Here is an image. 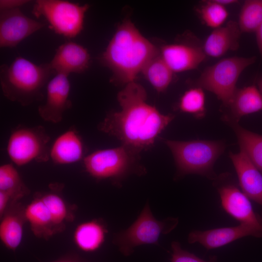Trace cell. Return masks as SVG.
I'll return each instance as SVG.
<instances>
[{
    "label": "cell",
    "mask_w": 262,
    "mask_h": 262,
    "mask_svg": "<svg viewBox=\"0 0 262 262\" xmlns=\"http://www.w3.org/2000/svg\"><path fill=\"white\" fill-rule=\"evenodd\" d=\"M117 100L120 110L107 115L98 129L139 153L151 147L174 117L161 114L148 104L145 88L135 82L125 85Z\"/></svg>",
    "instance_id": "1"
},
{
    "label": "cell",
    "mask_w": 262,
    "mask_h": 262,
    "mask_svg": "<svg viewBox=\"0 0 262 262\" xmlns=\"http://www.w3.org/2000/svg\"><path fill=\"white\" fill-rule=\"evenodd\" d=\"M159 52L130 19H125L117 28L100 61L112 71V82L126 85L135 82Z\"/></svg>",
    "instance_id": "2"
},
{
    "label": "cell",
    "mask_w": 262,
    "mask_h": 262,
    "mask_svg": "<svg viewBox=\"0 0 262 262\" xmlns=\"http://www.w3.org/2000/svg\"><path fill=\"white\" fill-rule=\"evenodd\" d=\"M56 75L49 63L37 65L21 56L10 65L0 66V83L3 95L23 106L42 100L43 89L51 76Z\"/></svg>",
    "instance_id": "3"
},
{
    "label": "cell",
    "mask_w": 262,
    "mask_h": 262,
    "mask_svg": "<svg viewBox=\"0 0 262 262\" xmlns=\"http://www.w3.org/2000/svg\"><path fill=\"white\" fill-rule=\"evenodd\" d=\"M177 165L178 175L196 174L214 180L215 162L225 148L223 143L208 140H166Z\"/></svg>",
    "instance_id": "4"
},
{
    "label": "cell",
    "mask_w": 262,
    "mask_h": 262,
    "mask_svg": "<svg viewBox=\"0 0 262 262\" xmlns=\"http://www.w3.org/2000/svg\"><path fill=\"white\" fill-rule=\"evenodd\" d=\"M256 59L255 56L222 59L204 69L196 85L213 93L224 105L229 106L237 89L236 85L239 76Z\"/></svg>",
    "instance_id": "5"
},
{
    "label": "cell",
    "mask_w": 262,
    "mask_h": 262,
    "mask_svg": "<svg viewBox=\"0 0 262 262\" xmlns=\"http://www.w3.org/2000/svg\"><path fill=\"white\" fill-rule=\"evenodd\" d=\"M177 218L159 221L153 216L147 202L137 219L127 229L115 234L113 242L125 256L131 255L136 246L158 244L160 237L170 233L178 225Z\"/></svg>",
    "instance_id": "6"
},
{
    "label": "cell",
    "mask_w": 262,
    "mask_h": 262,
    "mask_svg": "<svg viewBox=\"0 0 262 262\" xmlns=\"http://www.w3.org/2000/svg\"><path fill=\"white\" fill-rule=\"evenodd\" d=\"M88 4L81 5L67 0H37L32 13L37 17L43 16L49 27L56 33L68 38L78 35L83 29Z\"/></svg>",
    "instance_id": "7"
},
{
    "label": "cell",
    "mask_w": 262,
    "mask_h": 262,
    "mask_svg": "<svg viewBox=\"0 0 262 262\" xmlns=\"http://www.w3.org/2000/svg\"><path fill=\"white\" fill-rule=\"evenodd\" d=\"M139 152L125 146L96 150L83 159L87 172L98 179H111L116 180L128 174L143 169L137 165Z\"/></svg>",
    "instance_id": "8"
},
{
    "label": "cell",
    "mask_w": 262,
    "mask_h": 262,
    "mask_svg": "<svg viewBox=\"0 0 262 262\" xmlns=\"http://www.w3.org/2000/svg\"><path fill=\"white\" fill-rule=\"evenodd\" d=\"M50 139L42 126L19 127L10 134L6 152L11 161L19 166L33 161L46 162L50 158Z\"/></svg>",
    "instance_id": "9"
},
{
    "label": "cell",
    "mask_w": 262,
    "mask_h": 262,
    "mask_svg": "<svg viewBox=\"0 0 262 262\" xmlns=\"http://www.w3.org/2000/svg\"><path fill=\"white\" fill-rule=\"evenodd\" d=\"M214 180V185L224 211L240 224L255 229L262 237V217L254 211L249 198L232 177L229 174H223Z\"/></svg>",
    "instance_id": "10"
},
{
    "label": "cell",
    "mask_w": 262,
    "mask_h": 262,
    "mask_svg": "<svg viewBox=\"0 0 262 262\" xmlns=\"http://www.w3.org/2000/svg\"><path fill=\"white\" fill-rule=\"evenodd\" d=\"M44 26V23L26 16L19 8L0 10V47H15Z\"/></svg>",
    "instance_id": "11"
},
{
    "label": "cell",
    "mask_w": 262,
    "mask_h": 262,
    "mask_svg": "<svg viewBox=\"0 0 262 262\" xmlns=\"http://www.w3.org/2000/svg\"><path fill=\"white\" fill-rule=\"evenodd\" d=\"M68 77L56 74L47 85L45 103L38 108V114L44 120L59 123L63 119L65 112L72 107L69 98L70 83Z\"/></svg>",
    "instance_id": "12"
},
{
    "label": "cell",
    "mask_w": 262,
    "mask_h": 262,
    "mask_svg": "<svg viewBox=\"0 0 262 262\" xmlns=\"http://www.w3.org/2000/svg\"><path fill=\"white\" fill-rule=\"evenodd\" d=\"M247 236L261 237L260 234L252 228L240 224L234 227L193 230L188 235V242L189 244L198 243L207 250H210Z\"/></svg>",
    "instance_id": "13"
},
{
    "label": "cell",
    "mask_w": 262,
    "mask_h": 262,
    "mask_svg": "<svg viewBox=\"0 0 262 262\" xmlns=\"http://www.w3.org/2000/svg\"><path fill=\"white\" fill-rule=\"evenodd\" d=\"M56 74L69 76L70 73H82L89 67L90 56L87 49L73 41L60 45L49 63Z\"/></svg>",
    "instance_id": "14"
},
{
    "label": "cell",
    "mask_w": 262,
    "mask_h": 262,
    "mask_svg": "<svg viewBox=\"0 0 262 262\" xmlns=\"http://www.w3.org/2000/svg\"><path fill=\"white\" fill-rule=\"evenodd\" d=\"M229 155L237 175L240 188L249 199L262 207L261 172L242 149L237 153L230 152Z\"/></svg>",
    "instance_id": "15"
},
{
    "label": "cell",
    "mask_w": 262,
    "mask_h": 262,
    "mask_svg": "<svg viewBox=\"0 0 262 262\" xmlns=\"http://www.w3.org/2000/svg\"><path fill=\"white\" fill-rule=\"evenodd\" d=\"M159 51L174 73L197 68L206 56L202 48L187 43L166 44Z\"/></svg>",
    "instance_id": "16"
},
{
    "label": "cell",
    "mask_w": 262,
    "mask_h": 262,
    "mask_svg": "<svg viewBox=\"0 0 262 262\" xmlns=\"http://www.w3.org/2000/svg\"><path fill=\"white\" fill-rule=\"evenodd\" d=\"M25 208L18 201H11L1 218L0 240L12 251H15L22 241L23 226L27 221Z\"/></svg>",
    "instance_id": "17"
},
{
    "label": "cell",
    "mask_w": 262,
    "mask_h": 262,
    "mask_svg": "<svg viewBox=\"0 0 262 262\" xmlns=\"http://www.w3.org/2000/svg\"><path fill=\"white\" fill-rule=\"evenodd\" d=\"M241 33L238 23L233 20L214 29L203 44L205 55L218 58L229 50H236L239 46Z\"/></svg>",
    "instance_id": "18"
},
{
    "label": "cell",
    "mask_w": 262,
    "mask_h": 262,
    "mask_svg": "<svg viewBox=\"0 0 262 262\" xmlns=\"http://www.w3.org/2000/svg\"><path fill=\"white\" fill-rule=\"evenodd\" d=\"M84 147L82 139L74 128L61 134L50 148L49 156L58 164H68L83 159Z\"/></svg>",
    "instance_id": "19"
},
{
    "label": "cell",
    "mask_w": 262,
    "mask_h": 262,
    "mask_svg": "<svg viewBox=\"0 0 262 262\" xmlns=\"http://www.w3.org/2000/svg\"><path fill=\"white\" fill-rule=\"evenodd\" d=\"M25 216L36 237L48 240L58 232L49 210L39 196L25 208Z\"/></svg>",
    "instance_id": "20"
},
{
    "label": "cell",
    "mask_w": 262,
    "mask_h": 262,
    "mask_svg": "<svg viewBox=\"0 0 262 262\" xmlns=\"http://www.w3.org/2000/svg\"><path fill=\"white\" fill-rule=\"evenodd\" d=\"M108 231L102 222L94 220L80 224L76 229L74 239L78 247L85 252L98 250L104 242Z\"/></svg>",
    "instance_id": "21"
},
{
    "label": "cell",
    "mask_w": 262,
    "mask_h": 262,
    "mask_svg": "<svg viewBox=\"0 0 262 262\" xmlns=\"http://www.w3.org/2000/svg\"><path fill=\"white\" fill-rule=\"evenodd\" d=\"M229 106L231 118L237 121L244 115L262 110V95L254 85L237 89Z\"/></svg>",
    "instance_id": "22"
},
{
    "label": "cell",
    "mask_w": 262,
    "mask_h": 262,
    "mask_svg": "<svg viewBox=\"0 0 262 262\" xmlns=\"http://www.w3.org/2000/svg\"><path fill=\"white\" fill-rule=\"evenodd\" d=\"M225 119L235 131L240 148L246 152L251 162L262 172V135L242 128L237 121L229 117L225 116Z\"/></svg>",
    "instance_id": "23"
},
{
    "label": "cell",
    "mask_w": 262,
    "mask_h": 262,
    "mask_svg": "<svg viewBox=\"0 0 262 262\" xmlns=\"http://www.w3.org/2000/svg\"><path fill=\"white\" fill-rule=\"evenodd\" d=\"M141 73L158 92H164L167 89L172 81L174 74L160 52L146 65Z\"/></svg>",
    "instance_id": "24"
},
{
    "label": "cell",
    "mask_w": 262,
    "mask_h": 262,
    "mask_svg": "<svg viewBox=\"0 0 262 262\" xmlns=\"http://www.w3.org/2000/svg\"><path fill=\"white\" fill-rule=\"evenodd\" d=\"M0 191L8 193L12 201H18L30 193V190L12 164L0 166Z\"/></svg>",
    "instance_id": "25"
},
{
    "label": "cell",
    "mask_w": 262,
    "mask_h": 262,
    "mask_svg": "<svg viewBox=\"0 0 262 262\" xmlns=\"http://www.w3.org/2000/svg\"><path fill=\"white\" fill-rule=\"evenodd\" d=\"M262 23V0H246L238 22L242 33L255 32Z\"/></svg>",
    "instance_id": "26"
},
{
    "label": "cell",
    "mask_w": 262,
    "mask_h": 262,
    "mask_svg": "<svg viewBox=\"0 0 262 262\" xmlns=\"http://www.w3.org/2000/svg\"><path fill=\"white\" fill-rule=\"evenodd\" d=\"M47 206L58 232L65 228L66 221L72 218L63 199L57 194L47 193L39 196Z\"/></svg>",
    "instance_id": "27"
},
{
    "label": "cell",
    "mask_w": 262,
    "mask_h": 262,
    "mask_svg": "<svg viewBox=\"0 0 262 262\" xmlns=\"http://www.w3.org/2000/svg\"><path fill=\"white\" fill-rule=\"evenodd\" d=\"M179 108L182 112L192 114L196 117H202L206 112L203 89L197 87L185 91L180 98Z\"/></svg>",
    "instance_id": "28"
},
{
    "label": "cell",
    "mask_w": 262,
    "mask_h": 262,
    "mask_svg": "<svg viewBox=\"0 0 262 262\" xmlns=\"http://www.w3.org/2000/svg\"><path fill=\"white\" fill-rule=\"evenodd\" d=\"M197 12L205 24L213 29L222 26L229 16L225 6L214 0L204 1Z\"/></svg>",
    "instance_id": "29"
},
{
    "label": "cell",
    "mask_w": 262,
    "mask_h": 262,
    "mask_svg": "<svg viewBox=\"0 0 262 262\" xmlns=\"http://www.w3.org/2000/svg\"><path fill=\"white\" fill-rule=\"evenodd\" d=\"M171 262H216V257L214 256L209 261H205L193 253L183 249L179 242L173 241L171 243Z\"/></svg>",
    "instance_id": "30"
},
{
    "label": "cell",
    "mask_w": 262,
    "mask_h": 262,
    "mask_svg": "<svg viewBox=\"0 0 262 262\" xmlns=\"http://www.w3.org/2000/svg\"><path fill=\"white\" fill-rule=\"evenodd\" d=\"M30 2L27 0H0V10L18 8Z\"/></svg>",
    "instance_id": "31"
},
{
    "label": "cell",
    "mask_w": 262,
    "mask_h": 262,
    "mask_svg": "<svg viewBox=\"0 0 262 262\" xmlns=\"http://www.w3.org/2000/svg\"><path fill=\"white\" fill-rule=\"evenodd\" d=\"M50 262H88L75 253H69Z\"/></svg>",
    "instance_id": "32"
},
{
    "label": "cell",
    "mask_w": 262,
    "mask_h": 262,
    "mask_svg": "<svg viewBox=\"0 0 262 262\" xmlns=\"http://www.w3.org/2000/svg\"><path fill=\"white\" fill-rule=\"evenodd\" d=\"M11 196L7 193L0 191V217L2 218L4 212L11 202Z\"/></svg>",
    "instance_id": "33"
},
{
    "label": "cell",
    "mask_w": 262,
    "mask_h": 262,
    "mask_svg": "<svg viewBox=\"0 0 262 262\" xmlns=\"http://www.w3.org/2000/svg\"><path fill=\"white\" fill-rule=\"evenodd\" d=\"M255 33L258 49L261 56L262 57V23L258 27Z\"/></svg>",
    "instance_id": "34"
},
{
    "label": "cell",
    "mask_w": 262,
    "mask_h": 262,
    "mask_svg": "<svg viewBox=\"0 0 262 262\" xmlns=\"http://www.w3.org/2000/svg\"><path fill=\"white\" fill-rule=\"evenodd\" d=\"M216 2L224 6L226 5H230L237 3L238 2L236 0H214Z\"/></svg>",
    "instance_id": "35"
},
{
    "label": "cell",
    "mask_w": 262,
    "mask_h": 262,
    "mask_svg": "<svg viewBox=\"0 0 262 262\" xmlns=\"http://www.w3.org/2000/svg\"><path fill=\"white\" fill-rule=\"evenodd\" d=\"M258 85L259 87V90L262 95V78H261L259 80Z\"/></svg>",
    "instance_id": "36"
}]
</instances>
